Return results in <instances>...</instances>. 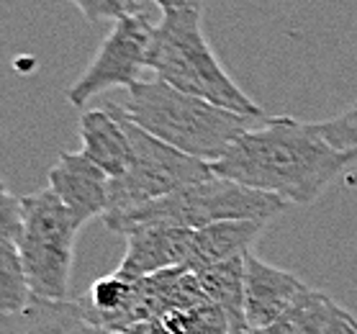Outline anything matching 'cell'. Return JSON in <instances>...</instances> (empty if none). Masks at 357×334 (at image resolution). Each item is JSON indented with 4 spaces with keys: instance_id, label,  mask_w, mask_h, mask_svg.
<instances>
[{
    "instance_id": "6da1fadb",
    "label": "cell",
    "mask_w": 357,
    "mask_h": 334,
    "mask_svg": "<svg viewBox=\"0 0 357 334\" xmlns=\"http://www.w3.org/2000/svg\"><path fill=\"white\" fill-rule=\"evenodd\" d=\"M357 160L326 142L317 123L288 116H270L234 142V147L213 162V172L257 188L288 204L309 206Z\"/></svg>"
},
{
    "instance_id": "8fae6325",
    "label": "cell",
    "mask_w": 357,
    "mask_h": 334,
    "mask_svg": "<svg viewBox=\"0 0 357 334\" xmlns=\"http://www.w3.org/2000/svg\"><path fill=\"white\" fill-rule=\"evenodd\" d=\"M309 285L275 265L262 262L257 255L247 252L244 257V311L250 334L270 326Z\"/></svg>"
},
{
    "instance_id": "cb8c5ba5",
    "label": "cell",
    "mask_w": 357,
    "mask_h": 334,
    "mask_svg": "<svg viewBox=\"0 0 357 334\" xmlns=\"http://www.w3.org/2000/svg\"><path fill=\"white\" fill-rule=\"evenodd\" d=\"M73 334H111V332H103V329H96V326H88V324H77L73 329Z\"/></svg>"
},
{
    "instance_id": "3957f363",
    "label": "cell",
    "mask_w": 357,
    "mask_h": 334,
    "mask_svg": "<svg viewBox=\"0 0 357 334\" xmlns=\"http://www.w3.org/2000/svg\"><path fill=\"white\" fill-rule=\"evenodd\" d=\"M146 70L172 88L231 108L236 114L268 116L236 85L201 31V8H167L155 26Z\"/></svg>"
},
{
    "instance_id": "603a6c76",
    "label": "cell",
    "mask_w": 357,
    "mask_h": 334,
    "mask_svg": "<svg viewBox=\"0 0 357 334\" xmlns=\"http://www.w3.org/2000/svg\"><path fill=\"white\" fill-rule=\"evenodd\" d=\"M162 10L167 8H203V0H155Z\"/></svg>"
},
{
    "instance_id": "8992f818",
    "label": "cell",
    "mask_w": 357,
    "mask_h": 334,
    "mask_svg": "<svg viewBox=\"0 0 357 334\" xmlns=\"http://www.w3.org/2000/svg\"><path fill=\"white\" fill-rule=\"evenodd\" d=\"M111 108L129 131L131 165L123 175L111 178L108 213L134 211L139 206L152 204L157 198L175 193V190L190 185V183H201V180L216 175L211 162L195 160V157L180 152L162 139H157L155 134L144 131L139 123L126 119L116 103H111Z\"/></svg>"
},
{
    "instance_id": "ba28073f",
    "label": "cell",
    "mask_w": 357,
    "mask_h": 334,
    "mask_svg": "<svg viewBox=\"0 0 357 334\" xmlns=\"http://www.w3.org/2000/svg\"><path fill=\"white\" fill-rule=\"evenodd\" d=\"M75 311L82 324L111 334H123L131 324L149 319L142 278H134L123 270L98 278L88 294L75 301Z\"/></svg>"
},
{
    "instance_id": "9c48e42d",
    "label": "cell",
    "mask_w": 357,
    "mask_h": 334,
    "mask_svg": "<svg viewBox=\"0 0 357 334\" xmlns=\"http://www.w3.org/2000/svg\"><path fill=\"white\" fill-rule=\"evenodd\" d=\"M193 231L170 224H137L123 231L126 255L121 260L123 273L146 278L170 268H185L193 247Z\"/></svg>"
},
{
    "instance_id": "2e32d148",
    "label": "cell",
    "mask_w": 357,
    "mask_h": 334,
    "mask_svg": "<svg viewBox=\"0 0 357 334\" xmlns=\"http://www.w3.org/2000/svg\"><path fill=\"white\" fill-rule=\"evenodd\" d=\"M337 303L321 291L306 288L280 317L257 334H324Z\"/></svg>"
},
{
    "instance_id": "277c9868",
    "label": "cell",
    "mask_w": 357,
    "mask_h": 334,
    "mask_svg": "<svg viewBox=\"0 0 357 334\" xmlns=\"http://www.w3.org/2000/svg\"><path fill=\"white\" fill-rule=\"evenodd\" d=\"M288 208V201L280 196L242 185L236 180L206 178L201 183L180 188L175 193L157 198L126 213L103 216L111 231L123 234L137 224H170V227L203 229L219 221H270Z\"/></svg>"
},
{
    "instance_id": "52a82bcc",
    "label": "cell",
    "mask_w": 357,
    "mask_h": 334,
    "mask_svg": "<svg viewBox=\"0 0 357 334\" xmlns=\"http://www.w3.org/2000/svg\"><path fill=\"white\" fill-rule=\"evenodd\" d=\"M152 39H155V26L146 21V16L119 18L114 31L108 33L106 41L98 47L96 57L85 67V73L67 90L70 103L82 108L103 90H129L142 82L139 77L149 59Z\"/></svg>"
},
{
    "instance_id": "d6986e66",
    "label": "cell",
    "mask_w": 357,
    "mask_h": 334,
    "mask_svg": "<svg viewBox=\"0 0 357 334\" xmlns=\"http://www.w3.org/2000/svg\"><path fill=\"white\" fill-rule=\"evenodd\" d=\"M88 21L100 18H126V16H144L146 0H70Z\"/></svg>"
},
{
    "instance_id": "ffe728a7",
    "label": "cell",
    "mask_w": 357,
    "mask_h": 334,
    "mask_svg": "<svg viewBox=\"0 0 357 334\" xmlns=\"http://www.w3.org/2000/svg\"><path fill=\"white\" fill-rule=\"evenodd\" d=\"M317 131L337 149L344 152H357V103L344 114L317 121Z\"/></svg>"
},
{
    "instance_id": "ac0fdd59",
    "label": "cell",
    "mask_w": 357,
    "mask_h": 334,
    "mask_svg": "<svg viewBox=\"0 0 357 334\" xmlns=\"http://www.w3.org/2000/svg\"><path fill=\"white\" fill-rule=\"evenodd\" d=\"M33 321L18 334H73L77 324H82L75 301H59V303H44L36 301L31 309Z\"/></svg>"
},
{
    "instance_id": "7402d4cb",
    "label": "cell",
    "mask_w": 357,
    "mask_h": 334,
    "mask_svg": "<svg viewBox=\"0 0 357 334\" xmlns=\"http://www.w3.org/2000/svg\"><path fill=\"white\" fill-rule=\"evenodd\" d=\"M123 334H175V332L165 326L162 319H144V321H137V324H131Z\"/></svg>"
},
{
    "instance_id": "5bb4252c",
    "label": "cell",
    "mask_w": 357,
    "mask_h": 334,
    "mask_svg": "<svg viewBox=\"0 0 357 334\" xmlns=\"http://www.w3.org/2000/svg\"><path fill=\"white\" fill-rule=\"evenodd\" d=\"M268 221H219L193 231V247L188 257V270H203L216 262L244 257L260 239Z\"/></svg>"
},
{
    "instance_id": "e0dca14e",
    "label": "cell",
    "mask_w": 357,
    "mask_h": 334,
    "mask_svg": "<svg viewBox=\"0 0 357 334\" xmlns=\"http://www.w3.org/2000/svg\"><path fill=\"white\" fill-rule=\"evenodd\" d=\"M162 321L175 334H231L227 314L208 298L190 309L170 311L162 317Z\"/></svg>"
},
{
    "instance_id": "30bf717a",
    "label": "cell",
    "mask_w": 357,
    "mask_h": 334,
    "mask_svg": "<svg viewBox=\"0 0 357 334\" xmlns=\"http://www.w3.org/2000/svg\"><path fill=\"white\" fill-rule=\"evenodd\" d=\"M49 188L82 221V227L88 221L108 213L111 175L106 170H100L82 152L59 155L57 165L49 170Z\"/></svg>"
},
{
    "instance_id": "9a60e30c",
    "label": "cell",
    "mask_w": 357,
    "mask_h": 334,
    "mask_svg": "<svg viewBox=\"0 0 357 334\" xmlns=\"http://www.w3.org/2000/svg\"><path fill=\"white\" fill-rule=\"evenodd\" d=\"M244 257H234V260L216 262V265H208L203 270H195L206 298L227 314L231 334H250L247 311H244Z\"/></svg>"
},
{
    "instance_id": "7c38bea8",
    "label": "cell",
    "mask_w": 357,
    "mask_h": 334,
    "mask_svg": "<svg viewBox=\"0 0 357 334\" xmlns=\"http://www.w3.org/2000/svg\"><path fill=\"white\" fill-rule=\"evenodd\" d=\"M24 227L21 198H16L8 188L0 193V311L6 317L26 314L36 306L29 275H26L18 236Z\"/></svg>"
},
{
    "instance_id": "44dd1931",
    "label": "cell",
    "mask_w": 357,
    "mask_h": 334,
    "mask_svg": "<svg viewBox=\"0 0 357 334\" xmlns=\"http://www.w3.org/2000/svg\"><path fill=\"white\" fill-rule=\"evenodd\" d=\"M324 334H357V319L349 314L347 309H342L340 303L334 306L332 319L326 324Z\"/></svg>"
},
{
    "instance_id": "5b68a950",
    "label": "cell",
    "mask_w": 357,
    "mask_h": 334,
    "mask_svg": "<svg viewBox=\"0 0 357 334\" xmlns=\"http://www.w3.org/2000/svg\"><path fill=\"white\" fill-rule=\"evenodd\" d=\"M21 211L24 227L18 247L33 296L44 303L67 301L75 239L82 221L62 204L52 188L21 198Z\"/></svg>"
},
{
    "instance_id": "7a4b0ae2",
    "label": "cell",
    "mask_w": 357,
    "mask_h": 334,
    "mask_svg": "<svg viewBox=\"0 0 357 334\" xmlns=\"http://www.w3.org/2000/svg\"><path fill=\"white\" fill-rule=\"evenodd\" d=\"M116 106L144 131L155 134L180 152L211 165L219 162L242 134L270 119L236 114L231 108L183 93L157 77L149 82H137L134 88H129L126 103Z\"/></svg>"
},
{
    "instance_id": "4fadbf2b",
    "label": "cell",
    "mask_w": 357,
    "mask_h": 334,
    "mask_svg": "<svg viewBox=\"0 0 357 334\" xmlns=\"http://www.w3.org/2000/svg\"><path fill=\"white\" fill-rule=\"evenodd\" d=\"M82 155L106 170L111 178H119L131 165V139L123 121L111 106L93 108L80 116Z\"/></svg>"
}]
</instances>
